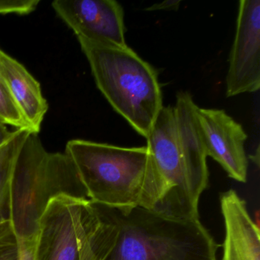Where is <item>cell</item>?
Wrapping results in <instances>:
<instances>
[{
	"label": "cell",
	"mask_w": 260,
	"mask_h": 260,
	"mask_svg": "<svg viewBox=\"0 0 260 260\" xmlns=\"http://www.w3.org/2000/svg\"><path fill=\"white\" fill-rule=\"evenodd\" d=\"M102 206L113 224L102 228L90 260H217L219 245L199 218H173L140 206Z\"/></svg>",
	"instance_id": "cell-1"
},
{
	"label": "cell",
	"mask_w": 260,
	"mask_h": 260,
	"mask_svg": "<svg viewBox=\"0 0 260 260\" xmlns=\"http://www.w3.org/2000/svg\"><path fill=\"white\" fill-rule=\"evenodd\" d=\"M38 135L27 138L10 182V221L18 242L36 241L41 217L54 198L89 201L71 158L47 151Z\"/></svg>",
	"instance_id": "cell-2"
},
{
	"label": "cell",
	"mask_w": 260,
	"mask_h": 260,
	"mask_svg": "<svg viewBox=\"0 0 260 260\" xmlns=\"http://www.w3.org/2000/svg\"><path fill=\"white\" fill-rule=\"evenodd\" d=\"M71 158L92 203L111 208L140 206L153 182V164L147 146L121 147L85 140L68 141Z\"/></svg>",
	"instance_id": "cell-3"
},
{
	"label": "cell",
	"mask_w": 260,
	"mask_h": 260,
	"mask_svg": "<svg viewBox=\"0 0 260 260\" xmlns=\"http://www.w3.org/2000/svg\"><path fill=\"white\" fill-rule=\"evenodd\" d=\"M77 39L97 87L114 110L147 138L162 108L157 73L128 47L104 46Z\"/></svg>",
	"instance_id": "cell-4"
},
{
	"label": "cell",
	"mask_w": 260,
	"mask_h": 260,
	"mask_svg": "<svg viewBox=\"0 0 260 260\" xmlns=\"http://www.w3.org/2000/svg\"><path fill=\"white\" fill-rule=\"evenodd\" d=\"M147 140L154 176L143 208L173 218H199V200L190 186L173 108L162 106Z\"/></svg>",
	"instance_id": "cell-5"
},
{
	"label": "cell",
	"mask_w": 260,
	"mask_h": 260,
	"mask_svg": "<svg viewBox=\"0 0 260 260\" xmlns=\"http://www.w3.org/2000/svg\"><path fill=\"white\" fill-rule=\"evenodd\" d=\"M99 222L98 212L90 201L68 196L54 198L39 221L36 260H80Z\"/></svg>",
	"instance_id": "cell-6"
},
{
	"label": "cell",
	"mask_w": 260,
	"mask_h": 260,
	"mask_svg": "<svg viewBox=\"0 0 260 260\" xmlns=\"http://www.w3.org/2000/svg\"><path fill=\"white\" fill-rule=\"evenodd\" d=\"M260 88V0H241L230 53L226 95L235 96Z\"/></svg>",
	"instance_id": "cell-7"
},
{
	"label": "cell",
	"mask_w": 260,
	"mask_h": 260,
	"mask_svg": "<svg viewBox=\"0 0 260 260\" xmlns=\"http://www.w3.org/2000/svg\"><path fill=\"white\" fill-rule=\"evenodd\" d=\"M52 7L77 38L126 48L124 10L115 0H55Z\"/></svg>",
	"instance_id": "cell-8"
},
{
	"label": "cell",
	"mask_w": 260,
	"mask_h": 260,
	"mask_svg": "<svg viewBox=\"0 0 260 260\" xmlns=\"http://www.w3.org/2000/svg\"><path fill=\"white\" fill-rule=\"evenodd\" d=\"M197 118L207 156L217 161L231 179L246 182L247 135L243 127L220 109L198 107Z\"/></svg>",
	"instance_id": "cell-9"
},
{
	"label": "cell",
	"mask_w": 260,
	"mask_h": 260,
	"mask_svg": "<svg viewBox=\"0 0 260 260\" xmlns=\"http://www.w3.org/2000/svg\"><path fill=\"white\" fill-rule=\"evenodd\" d=\"M198 106L188 92H179L173 108L179 146L186 167L190 186L199 200L208 184L207 153L197 118Z\"/></svg>",
	"instance_id": "cell-10"
},
{
	"label": "cell",
	"mask_w": 260,
	"mask_h": 260,
	"mask_svg": "<svg viewBox=\"0 0 260 260\" xmlns=\"http://www.w3.org/2000/svg\"><path fill=\"white\" fill-rule=\"evenodd\" d=\"M220 202L225 224L222 260H260L259 229L245 201L231 189L222 193Z\"/></svg>",
	"instance_id": "cell-11"
},
{
	"label": "cell",
	"mask_w": 260,
	"mask_h": 260,
	"mask_svg": "<svg viewBox=\"0 0 260 260\" xmlns=\"http://www.w3.org/2000/svg\"><path fill=\"white\" fill-rule=\"evenodd\" d=\"M0 78L8 88L31 132L39 134L48 110L41 85L16 59L0 51Z\"/></svg>",
	"instance_id": "cell-12"
},
{
	"label": "cell",
	"mask_w": 260,
	"mask_h": 260,
	"mask_svg": "<svg viewBox=\"0 0 260 260\" xmlns=\"http://www.w3.org/2000/svg\"><path fill=\"white\" fill-rule=\"evenodd\" d=\"M30 133L27 129H16L0 147V238L15 235L10 221V182L18 155Z\"/></svg>",
	"instance_id": "cell-13"
},
{
	"label": "cell",
	"mask_w": 260,
	"mask_h": 260,
	"mask_svg": "<svg viewBox=\"0 0 260 260\" xmlns=\"http://www.w3.org/2000/svg\"><path fill=\"white\" fill-rule=\"evenodd\" d=\"M0 120L6 124L13 126L16 129L31 131L28 123L15 103L8 88L0 78Z\"/></svg>",
	"instance_id": "cell-14"
},
{
	"label": "cell",
	"mask_w": 260,
	"mask_h": 260,
	"mask_svg": "<svg viewBox=\"0 0 260 260\" xmlns=\"http://www.w3.org/2000/svg\"><path fill=\"white\" fill-rule=\"evenodd\" d=\"M39 3L40 0H0V14H29Z\"/></svg>",
	"instance_id": "cell-15"
},
{
	"label": "cell",
	"mask_w": 260,
	"mask_h": 260,
	"mask_svg": "<svg viewBox=\"0 0 260 260\" xmlns=\"http://www.w3.org/2000/svg\"><path fill=\"white\" fill-rule=\"evenodd\" d=\"M19 259V244L16 236L0 238V260Z\"/></svg>",
	"instance_id": "cell-16"
},
{
	"label": "cell",
	"mask_w": 260,
	"mask_h": 260,
	"mask_svg": "<svg viewBox=\"0 0 260 260\" xmlns=\"http://www.w3.org/2000/svg\"><path fill=\"white\" fill-rule=\"evenodd\" d=\"M19 244V259L36 260L35 247L36 241L18 242Z\"/></svg>",
	"instance_id": "cell-17"
},
{
	"label": "cell",
	"mask_w": 260,
	"mask_h": 260,
	"mask_svg": "<svg viewBox=\"0 0 260 260\" xmlns=\"http://www.w3.org/2000/svg\"><path fill=\"white\" fill-rule=\"evenodd\" d=\"M180 4L179 0H167L159 4H154L146 9L145 10L149 12L157 11V10H175L179 8Z\"/></svg>",
	"instance_id": "cell-18"
},
{
	"label": "cell",
	"mask_w": 260,
	"mask_h": 260,
	"mask_svg": "<svg viewBox=\"0 0 260 260\" xmlns=\"http://www.w3.org/2000/svg\"><path fill=\"white\" fill-rule=\"evenodd\" d=\"M15 131H10L7 124L0 120V147L7 142L14 134Z\"/></svg>",
	"instance_id": "cell-19"
},
{
	"label": "cell",
	"mask_w": 260,
	"mask_h": 260,
	"mask_svg": "<svg viewBox=\"0 0 260 260\" xmlns=\"http://www.w3.org/2000/svg\"><path fill=\"white\" fill-rule=\"evenodd\" d=\"M0 51H1V49H0Z\"/></svg>",
	"instance_id": "cell-20"
}]
</instances>
